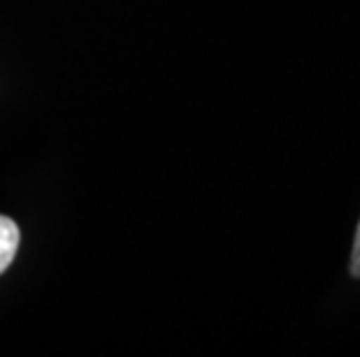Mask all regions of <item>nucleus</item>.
Instances as JSON below:
<instances>
[{"instance_id":"nucleus-1","label":"nucleus","mask_w":360,"mask_h":357,"mask_svg":"<svg viewBox=\"0 0 360 357\" xmlns=\"http://www.w3.org/2000/svg\"><path fill=\"white\" fill-rule=\"evenodd\" d=\"M19 241H21V234H19L17 223L7 216H0V274L12 264L14 255H17Z\"/></svg>"},{"instance_id":"nucleus-2","label":"nucleus","mask_w":360,"mask_h":357,"mask_svg":"<svg viewBox=\"0 0 360 357\" xmlns=\"http://www.w3.org/2000/svg\"><path fill=\"white\" fill-rule=\"evenodd\" d=\"M351 276L360 278V223H358L356 239H354V253H351Z\"/></svg>"}]
</instances>
